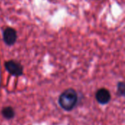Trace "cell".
<instances>
[{
  "mask_svg": "<svg viewBox=\"0 0 125 125\" xmlns=\"http://www.w3.org/2000/svg\"><path fill=\"white\" fill-rule=\"evenodd\" d=\"M2 115L4 116V117H5L6 119H12L14 116V111L12 110V108L10 107H7L5 108L2 110Z\"/></svg>",
  "mask_w": 125,
  "mask_h": 125,
  "instance_id": "5b68a950",
  "label": "cell"
},
{
  "mask_svg": "<svg viewBox=\"0 0 125 125\" xmlns=\"http://www.w3.org/2000/svg\"><path fill=\"white\" fill-rule=\"evenodd\" d=\"M96 99L97 102H100V104H103V105L107 104L111 99L110 92L105 88L100 89L96 94Z\"/></svg>",
  "mask_w": 125,
  "mask_h": 125,
  "instance_id": "3957f363",
  "label": "cell"
},
{
  "mask_svg": "<svg viewBox=\"0 0 125 125\" xmlns=\"http://www.w3.org/2000/svg\"><path fill=\"white\" fill-rule=\"evenodd\" d=\"M17 38V34L15 30L12 28H7L4 32V41L8 45H12Z\"/></svg>",
  "mask_w": 125,
  "mask_h": 125,
  "instance_id": "277c9868",
  "label": "cell"
},
{
  "mask_svg": "<svg viewBox=\"0 0 125 125\" xmlns=\"http://www.w3.org/2000/svg\"><path fill=\"white\" fill-rule=\"evenodd\" d=\"M78 101V95L73 89H67L59 97L60 106L65 111H71Z\"/></svg>",
  "mask_w": 125,
  "mask_h": 125,
  "instance_id": "6da1fadb",
  "label": "cell"
},
{
  "mask_svg": "<svg viewBox=\"0 0 125 125\" xmlns=\"http://www.w3.org/2000/svg\"><path fill=\"white\" fill-rule=\"evenodd\" d=\"M5 68L10 74L15 76H20L22 74L23 72V68L21 67V66L12 60L6 62Z\"/></svg>",
  "mask_w": 125,
  "mask_h": 125,
  "instance_id": "7a4b0ae2",
  "label": "cell"
}]
</instances>
